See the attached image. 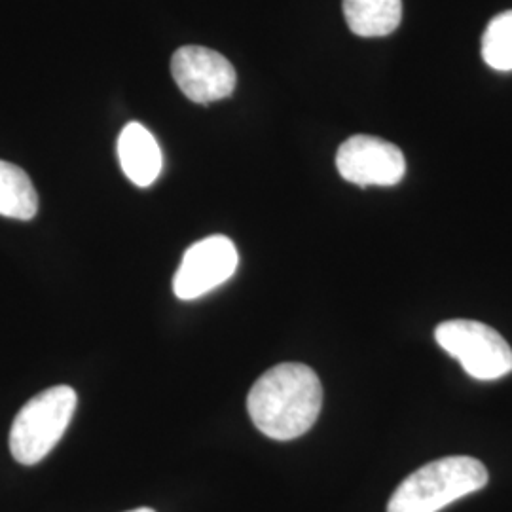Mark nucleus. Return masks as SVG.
<instances>
[{
    "label": "nucleus",
    "mask_w": 512,
    "mask_h": 512,
    "mask_svg": "<svg viewBox=\"0 0 512 512\" xmlns=\"http://www.w3.org/2000/svg\"><path fill=\"white\" fill-rule=\"evenodd\" d=\"M321 406V380L302 363L270 368L256 380L247 397V410L256 429L274 440L306 435L319 418Z\"/></svg>",
    "instance_id": "obj_1"
},
{
    "label": "nucleus",
    "mask_w": 512,
    "mask_h": 512,
    "mask_svg": "<svg viewBox=\"0 0 512 512\" xmlns=\"http://www.w3.org/2000/svg\"><path fill=\"white\" fill-rule=\"evenodd\" d=\"M488 484V469L469 456L435 459L404 478L387 512H439Z\"/></svg>",
    "instance_id": "obj_2"
},
{
    "label": "nucleus",
    "mask_w": 512,
    "mask_h": 512,
    "mask_svg": "<svg viewBox=\"0 0 512 512\" xmlns=\"http://www.w3.org/2000/svg\"><path fill=\"white\" fill-rule=\"evenodd\" d=\"M76 403L73 387L55 385L25 404L10 431L14 459L21 465H37L46 458L71 425Z\"/></svg>",
    "instance_id": "obj_3"
},
{
    "label": "nucleus",
    "mask_w": 512,
    "mask_h": 512,
    "mask_svg": "<svg viewBox=\"0 0 512 512\" xmlns=\"http://www.w3.org/2000/svg\"><path fill=\"white\" fill-rule=\"evenodd\" d=\"M435 340L475 380L490 382L512 372L511 346L490 325L473 319H450L435 329Z\"/></svg>",
    "instance_id": "obj_4"
},
{
    "label": "nucleus",
    "mask_w": 512,
    "mask_h": 512,
    "mask_svg": "<svg viewBox=\"0 0 512 512\" xmlns=\"http://www.w3.org/2000/svg\"><path fill=\"white\" fill-rule=\"evenodd\" d=\"M239 255L234 241L209 236L190 245L173 279V291L181 300H196L224 285L236 274Z\"/></svg>",
    "instance_id": "obj_5"
},
{
    "label": "nucleus",
    "mask_w": 512,
    "mask_h": 512,
    "mask_svg": "<svg viewBox=\"0 0 512 512\" xmlns=\"http://www.w3.org/2000/svg\"><path fill=\"white\" fill-rule=\"evenodd\" d=\"M171 74L181 92L200 105L230 97L238 84L234 65L224 55L203 46L179 48L171 59Z\"/></svg>",
    "instance_id": "obj_6"
},
{
    "label": "nucleus",
    "mask_w": 512,
    "mask_h": 512,
    "mask_svg": "<svg viewBox=\"0 0 512 512\" xmlns=\"http://www.w3.org/2000/svg\"><path fill=\"white\" fill-rule=\"evenodd\" d=\"M342 179L357 186H395L406 175L403 150L372 135H353L336 154Z\"/></svg>",
    "instance_id": "obj_7"
},
{
    "label": "nucleus",
    "mask_w": 512,
    "mask_h": 512,
    "mask_svg": "<svg viewBox=\"0 0 512 512\" xmlns=\"http://www.w3.org/2000/svg\"><path fill=\"white\" fill-rule=\"evenodd\" d=\"M118 158L131 183L147 188L160 173L164 156L154 135L145 126L131 122L118 137Z\"/></svg>",
    "instance_id": "obj_8"
},
{
    "label": "nucleus",
    "mask_w": 512,
    "mask_h": 512,
    "mask_svg": "<svg viewBox=\"0 0 512 512\" xmlns=\"http://www.w3.org/2000/svg\"><path fill=\"white\" fill-rule=\"evenodd\" d=\"M344 18L359 37H387L403 21V0H344Z\"/></svg>",
    "instance_id": "obj_9"
},
{
    "label": "nucleus",
    "mask_w": 512,
    "mask_h": 512,
    "mask_svg": "<svg viewBox=\"0 0 512 512\" xmlns=\"http://www.w3.org/2000/svg\"><path fill=\"white\" fill-rule=\"evenodd\" d=\"M38 213V194L31 177L10 162L0 160V215L31 220Z\"/></svg>",
    "instance_id": "obj_10"
},
{
    "label": "nucleus",
    "mask_w": 512,
    "mask_h": 512,
    "mask_svg": "<svg viewBox=\"0 0 512 512\" xmlns=\"http://www.w3.org/2000/svg\"><path fill=\"white\" fill-rule=\"evenodd\" d=\"M482 59L501 73L512 71V10L497 14L482 37Z\"/></svg>",
    "instance_id": "obj_11"
},
{
    "label": "nucleus",
    "mask_w": 512,
    "mask_h": 512,
    "mask_svg": "<svg viewBox=\"0 0 512 512\" xmlns=\"http://www.w3.org/2000/svg\"><path fill=\"white\" fill-rule=\"evenodd\" d=\"M128 512H156V511H152V509H147V507H141V509H135V511H128Z\"/></svg>",
    "instance_id": "obj_12"
}]
</instances>
